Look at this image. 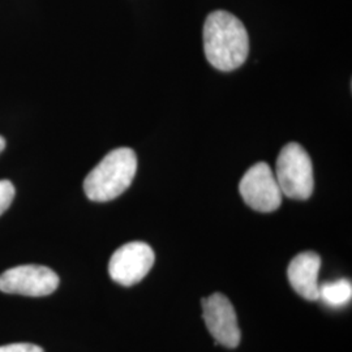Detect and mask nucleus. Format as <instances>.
Returning <instances> with one entry per match:
<instances>
[{"instance_id":"8","label":"nucleus","mask_w":352,"mask_h":352,"mask_svg":"<svg viewBox=\"0 0 352 352\" xmlns=\"http://www.w3.org/2000/svg\"><path fill=\"white\" fill-rule=\"evenodd\" d=\"M320 267L321 258L315 252H302L289 263L287 269L289 283L305 300L316 302L320 298Z\"/></svg>"},{"instance_id":"6","label":"nucleus","mask_w":352,"mask_h":352,"mask_svg":"<svg viewBox=\"0 0 352 352\" xmlns=\"http://www.w3.org/2000/svg\"><path fill=\"white\" fill-rule=\"evenodd\" d=\"M59 286V277L46 266L21 265L0 276V291L24 296H47Z\"/></svg>"},{"instance_id":"9","label":"nucleus","mask_w":352,"mask_h":352,"mask_svg":"<svg viewBox=\"0 0 352 352\" xmlns=\"http://www.w3.org/2000/svg\"><path fill=\"white\" fill-rule=\"evenodd\" d=\"M352 298V285L347 279H338L320 285V298L329 307L340 308L350 302Z\"/></svg>"},{"instance_id":"3","label":"nucleus","mask_w":352,"mask_h":352,"mask_svg":"<svg viewBox=\"0 0 352 352\" xmlns=\"http://www.w3.org/2000/svg\"><path fill=\"white\" fill-rule=\"evenodd\" d=\"M274 175L283 196L292 200H307L312 196L314 166L302 145L289 142L280 151Z\"/></svg>"},{"instance_id":"5","label":"nucleus","mask_w":352,"mask_h":352,"mask_svg":"<svg viewBox=\"0 0 352 352\" xmlns=\"http://www.w3.org/2000/svg\"><path fill=\"white\" fill-rule=\"evenodd\" d=\"M154 261L155 254L151 245L142 241L126 243L111 256L109 273L113 282L131 287L146 277Z\"/></svg>"},{"instance_id":"7","label":"nucleus","mask_w":352,"mask_h":352,"mask_svg":"<svg viewBox=\"0 0 352 352\" xmlns=\"http://www.w3.org/2000/svg\"><path fill=\"white\" fill-rule=\"evenodd\" d=\"M202 316L217 344L227 349L238 347L241 338L238 318L231 302L221 292L201 299Z\"/></svg>"},{"instance_id":"1","label":"nucleus","mask_w":352,"mask_h":352,"mask_svg":"<svg viewBox=\"0 0 352 352\" xmlns=\"http://www.w3.org/2000/svg\"><path fill=\"white\" fill-rule=\"evenodd\" d=\"M204 50L214 68L223 72L234 71L248 58V32L232 13L212 12L204 25Z\"/></svg>"},{"instance_id":"2","label":"nucleus","mask_w":352,"mask_h":352,"mask_svg":"<svg viewBox=\"0 0 352 352\" xmlns=\"http://www.w3.org/2000/svg\"><path fill=\"white\" fill-rule=\"evenodd\" d=\"M136 171V153L129 148L115 149L89 173L84 190L91 201H111L131 187Z\"/></svg>"},{"instance_id":"10","label":"nucleus","mask_w":352,"mask_h":352,"mask_svg":"<svg viewBox=\"0 0 352 352\" xmlns=\"http://www.w3.org/2000/svg\"><path fill=\"white\" fill-rule=\"evenodd\" d=\"M14 193L16 190L10 180H0V215L11 206Z\"/></svg>"},{"instance_id":"4","label":"nucleus","mask_w":352,"mask_h":352,"mask_svg":"<svg viewBox=\"0 0 352 352\" xmlns=\"http://www.w3.org/2000/svg\"><path fill=\"white\" fill-rule=\"evenodd\" d=\"M239 190L245 204L260 213H272L282 204V190L272 167L266 162L252 166L241 177Z\"/></svg>"},{"instance_id":"12","label":"nucleus","mask_w":352,"mask_h":352,"mask_svg":"<svg viewBox=\"0 0 352 352\" xmlns=\"http://www.w3.org/2000/svg\"><path fill=\"white\" fill-rule=\"evenodd\" d=\"M4 148H6V139L3 136H0V153L4 151Z\"/></svg>"},{"instance_id":"11","label":"nucleus","mask_w":352,"mask_h":352,"mask_svg":"<svg viewBox=\"0 0 352 352\" xmlns=\"http://www.w3.org/2000/svg\"><path fill=\"white\" fill-rule=\"evenodd\" d=\"M0 352H45L37 344L32 343H12L7 346H0Z\"/></svg>"}]
</instances>
